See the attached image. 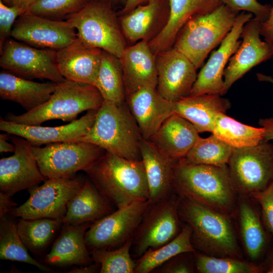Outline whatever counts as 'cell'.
Segmentation results:
<instances>
[{
    "instance_id": "ac0fdd59",
    "label": "cell",
    "mask_w": 273,
    "mask_h": 273,
    "mask_svg": "<svg viewBox=\"0 0 273 273\" xmlns=\"http://www.w3.org/2000/svg\"><path fill=\"white\" fill-rule=\"evenodd\" d=\"M261 22L255 17L244 25L240 36L242 41L230 58L224 71V87L221 96L253 67L272 57L270 47L260 37Z\"/></svg>"
},
{
    "instance_id": "11a10c76",
    "label": "cell",
    "mask_w": 273,
    "mask_h": 273,
    "mask_svg": "<svg viewBox=\"0 0 273 273\" xmlns=\"http://www.w3.org/2000/svg\"><path fill=\"white\" fill-rule=\"evenodd\" d=\"M258 76L259 79H261L263 80L269 81L273 83V78L270 77L264 76L263 75H258Z\"/></svg>"
},
{
    "instance_id": "bcb514c9",
    "label": "cell",
    "mask_w": 273,
    "mask_h": 273,
    "mask_svg": "<svg viewBox=\"0 0 273 273\" xmlns=\"http://www.w3.org/2000/svg\"><path fill=\"white\" fill-rule=\"evenodd\" d=\"M12 196L0 192V217L9 214L17 206Z\"/></svg>"
},
{
    "instance_id": "9a60e30c",
    "label": "cell",
    "mask_w": 273,
    "mask_h": 273,
    "mask_svg": "<svg viewBox=\"0 0 273 273\" xmlns=\"http://www.w3.org/2000/svg\"><path fill=\"white\" fill-rule=\"evenodd\" d=\"M14 154L0 160V192L13 196L36 186L47 178L41 173L32 151V145L16 135L11 137Z\"/></svg>"
},
{
    "instance_id": "9c48e42d",
    "label": "cell",
    "mask_w": 273,
    "mask_h": 273,
    "mask_svg": "<svg viewBox=\"0 0 273 273\" xmlns=\"http://www.w3.org/2000/svg\"><path fill=\"white\" fill-rule=\"evenodd\" d=\"M86 176L48 178L41 186L28 189L29 197L9 213L14 217L33 219L52 218L61 220L66 214L69 201L83 185Z\"/></svg>"
},
{
    "instance_id": "83f0119b",
    "label": "cell",
    "mask_w": 273,
    "mask_h": 273,
    "mask_svg": "<svg viewBox=\"0 0 273 273\" xmlns=\"http://www.w3.org/2000/svg\"><path fill=\"white\" fill-rule=\"evenodd\" d=\"M140 151L149 190V200L154 203L165 199L173 193L171 182L175 161L163 154L149 141L143 139Z\"/></svg>"
},
{
    "instance_id": "d6a6232c",
    "label": "cell",
    "mask_w": 273,
    "mask_h": 273,
    "mask_svg": "<svg viewBox=\"0 0 273 273\" xmlns=\"http://www.w3.org/2000/svg\"><path fill=\"white\" fill-rule=\"evenodd\" d=\"M211 133L232 147L240 148L255 146L262 142L264 129L242 123L225 113H219Z\"/></svg>"
},
{
    "instance_id": "f5cc1de1",
    "label": "cell",
    "mask_w": 273,
    "mask_h": 273,
    "mask_svg": "<svg viewBox=\"0 0 273 273\" xmlns=\"http://www.w3.org/2000/svg\"><path fill=\"white\" fill-rule=\"evenodd\" d=\"M263 264L265 269V272L273 273V250Z\"/></svg>"
},
{
    "instance_id": "52a82bcc",
    "label": "cell",
    "mask_w": 273,
    "mask_h": 273,
    "mask_svg": "<svg viewBox=\"0 0 273 273\" xmlns=\"http://www.w3.org/2000/svg\"><path fill=\"white\" fill-rule=\"evenodd\" d=\"M78 38L86 45L119 58L127 47L119 19L107 2L92 0L79 12L67 17Z\"/></svg>"
},
{
    "instance_id": "4dcf8cb0",
    "label": "cell",
    "mask_w": 273,
    "mask_h": 273,
    "mask_svg": "<svg viewBox=\"0 0 273 273\" xmlns=\"http://www.w3.org/2000/svg\"><path fill=\"white\" fill-rule=\"evenodd\" d=\"M113 206L86 177L82 186L69 201L62 222L72 224L93 223L113 212Z\"/></svg>"
},
{
    "instance_id": "484cf974",
    "label": "cell",
    "mask_w": 273,
    "mask_h": 273,
    "mask_svg": "<svg viewBox=\"0 0 273 273\" xmlns=\"http://www.w3.org/2000/svg\"><path fill=\"white\" fill-rule=\"evenodd\" d=\"M92 222L65 224L55 241L44 262L51 265L84 266L93 262L87 249L85 234Z\"/></svg>"
},
{
    "instance_id": "cb8c5ba5",
    "label": "cell",
    "mask_w": 273,
    "mask_h": 273,
    "mask_svg": "<svg viewBox=\"0 0 273 273\" xmlns=\"http://www.w3.org/2000/svg\"><path fill=\"white\" fill-rule=\"evenodd\" d=\"M103 50L90 47L78 37L57 51L59 70L67 80L93 85L99 69Z\"/></svg>"
},
{
    "instance_id": "f6af8a7d",
    "label": "cell",
    "mask_w": 273,
    "mask_h": 273,
    "mask_svg": "<svg viewBox=\"0 0 273 273\" xmlns=\"http://www.w3.org/2000/svg\"><path fill=\"white\" fill-rule=\"evenodd\" d=\"M260 35L264 37L273 52V6L271 7L270 13L267 20L261 22Z\"/></svg>"
},
{
    "instance_id": "e575fe53",
    "label": "cell",
    "mask_w": 273,
    "mask_h": 273,
    "mask_svg": "<svg viewBox=\"0 0 273 273\" xmlns=\"http://www.w3.org/2000/svg\"><path fill=\"white\" fill-rule=\"evenodd\" d=\"M0 259L32 265L43 271L52 270L31 256L18 233L17 223L7 215L0 217Z\"/></svg>"
},
{
    "instance_id": "c3c4849f",
    "label": "cell",
    "mask_w": 273,
    "mask_h": 273,
    "mask_svg": "<svg viewBox=\"0 0 273 273\" xmlns=\"http://www.w3.org/2000/svg\"><path fill=\"white\" fill-rule=\"evenodd\" d=\"M5 4L10 7H16L25 10L26 12L38 0H1Z\"/></svg>"
},
{
    "instance_id": "44dd1931",
    "label": "cell",
    "mask_w": 273,
    "mask_h": 273,
    "mask_svg": "<svg viewBox=\"0 0 273 273\" xmlns=\"http://www.w3.org/2000/svg\"><path fill=\"white\" fill-rule=\"evenodd\" d=\"M169 14V0H150L118 17L126 40L135 43L149 42L165 25Z\"/></svg>"
},
{
    "instance_id": "5bb4252c",
    "label": "cell",
    "mask_w": 273,
    "mask_h": 273,
    "mask_svg": "<svg viewBox=\"0 0 273 273\" xmlns=\"http://www.w3.org/2000/svg\"><path fill=\"white\" fill-rule=\"evenodd\" d=\"M11 36L36 48L56 51L78 37L76 29L68 21L50 19L28 13L16 20Z\"/></svg>"
},
{
    "instance_id": "3957f363",
    "label": "cell",
    "mask_w": 273,
    "mask_h": 273,
    "mask_svg": "<svg viewBox=\"0 0 273 273\" xmlns=\"http://www.w3.org/2000/svg\"><path fill=\"white\" fill-rule=\"evenodd\" d=\"M84 171L116 208L149 200V186L142 160H128L106 151Z\"/></svg>"
},
{
    "instance_id": "f35d334b",
    "label": "cell",
    "mask_w": 273,
    "mask_h": 273,
    "mask_svg": "<svg viewBox=\"0 0 273 273\" xmlns=\"http://www.w3.org/2000/svg\"><path fill=\"white\" fill-rule=\"evenodd\" d=\"M131 241L113 249H99L89 252L94 263L100 265V273H134L137 263L131 254Z\"/></svg>"
},
{
    "instance_id": "4316f807",
    "label": "cell",
    "mask_w": 273,
    "mask_h": 273,
    "mask_svg": "<svg viewBox=\"0 0 273 273\" xmlns=\"http://www.w3.org/2000/svg\"><path fill=\"white\" fill-rule=\"evenodd\" d=\"M200 138L193 124L173 114L148 141L163 154L178 161L186 156Z\"/></svg>"
},
{
    "instance_id": "d590c367",
    "label": "cell",
    "mask_w": 273,
    "mask_h": 273,
    "mask_svg": "<svg viewBox=\"0 0 273 273\" xmlns=\"http://www.w3.org/2000/svg\"><path fill=\"white\" fill-rule=\"evenodd\" d=\"M233 148L212 133L206 138L200 137L186 156L177 161L184 164L223 166L228 165Z\"/></svg>"
},
{
    "instance_id": "8992f818",
    "label": "cell",
    "mask_w": 273,
    "mask_h": 273,
    "mask_svg": "<svg viewBox=\"0 0 273 273\" xmlns=\"http://www.w3.org/2000/svg\"><path fill=\"white\" fill-rule=\"evenodd\" d=\"M239 14V11L221 4L211 12L192 17L178 33L172 48L198 69L230 32Z\"/></svg>"
},
{
    "instance_id": "7c38bea8",
    "label": "cell",
    "mask_w": 273,
    "mask_h": 273,
    "mask_svg": "<svg viewBox=\"0 0 273 273\" xmlns=\"http://www.w3.org/2000/svg\"><path fill=\"white\" fill-rule=\"evenodd\" d=\"M150 203L132 202L92 223L85 234L89 252L115 249L131 240Z\"/></svg>"
},
{
    "instance_id": "7dc6e473",
    "label": "cell",
    "mask_w": 273,
    "mask_h": 273,
    "mask_svg": "<svg viewBox=\"0 0 273 273\" xmlns=\"http://www.w3.org/2000/svg\"><path fill=\"white\" fill-rule=\"evenodd\" d=\"M259 125L264 128V138L262 142H269L273 140V117L262 118L259 120Z\"/></svg>"
},
{
    "instance_id": "5b68a950",
    "label": "cell",
    "mask_w": 273,
    "mask_h": 273,
    "mask_svg": "<svg viewBox=\"0 0 273 273\" xmlns=\"http://www.w3.org/2000/svg\"><path fill=\"white\" fill-rule=\"evenodd\" d=\"M103 102L94 85L65 79L57 83L50 99L41 106L20 115L10 112L4 119L27 125H40L53 119L71 122L83 111L98 110Z\"/></svg>"
},
{
    "instance_id": "f546056e",
    "label": "cell",
    "mask_w": 273,
    "mask_h": 273,
    "mask_svg": "<svg viewBox=\"0 0 273 273\" xmlns=\"http://www.w3.org/2000/svg\"><path fill=\"white\" fill-rule=\"evenodd\" d=\"M56 83H39L10 72H0V97L16 103L26 112L46 102L55 90Z\"/></svg>"
},
{
    "instance_id": "816d5d0a",
    "label": "cell",
    "mask_w": 273,
    "mask_h": 273,
    "mask_svg": "<svg viewBox=\"0 0 273 273\" xmlns=\"http://www.w3.org/2000/svg\"><path fill=\"white\" fill-rule=\"evenodd\" d=\"M150 0H126L124 8L120 12V15H124L132 11L137 6L144 4Z\"/></svg>"
},
{
    "instance_id": "d4e9b609",
    "label": "cell",
    "mask_w": 273,
    "mask_h": 273,
    "mask_svg": "<svg viewBox=\"0 0 273 273\" xmlns=\"http://www.w3.org/2000/svg\"><path fill=\"white\" fill-rule=\"evenodd\" d=\"M220 0H169L167 22L161 31L148 42L156 55L172 48L176 37L192 17L211 12L221 5Z\"/></svg>"
},
{
    "instance_id": "ba28073f",
    "label": "cell",
    "mask_w": 273,
    "mask_h": 273,
    "mask_svg": "<svg viewBox=\"0 0 273 273\" xmlns=\"http://www.w3.org/2000/svg\"><path fill=\"white\" fill-rule=\"evenodd\" d=\"M180 200L173 193L165 199L150 203L131 239L130 252L134 258L138 259L149 250L163 246L180 233L184 225L178 211Z\"/></svg>"
},
{
    "instance_id": "8d00e7d4",
    "label": "cell",
    "mask_w": 273,
    "mask_h": 273,
    "mask_svg": "<svg viewBox=\"0 0 273 273\" xmlns=\"http://www.w3.org/2000/svg\"><path fill=\"white\" fill-rule=\"evenodd\" d=\"M61 220L52 218H21L17 223L18 233L28 250L35 254L43 252L49 245Z\"/></svg>"
},
{
    "instance_id": "836d02e7",
    "label": "cell",
    "mask_w": 273,
    "mask_h": 273,
    "mask_svg": "<svg viewBox=\"0 0 273 273\" xmlns=\"http://www.w3.org/2000/svg\"><path fill=\"white\" fill-rule=\"evenodd\" d=\"M192 230L184 223L180 233L173 240L155 249L149 250L136 261L134 273H149L170 258L184 252H195L191 243Z\"/></svg>"
},
{
    "instance_id": "f907efd6",
    "label": "cell",
    "mask_w": 273,
    "mask_h": 273,
    "mask_svg": "<svg viewBox=\"0 0 273 273\" xmlns=\"http://www.w3.org/2000/svg\"><path fill=\"white\" fill-rule=\"evenodd\" d=\"M100 265L96 263L87 265L80 266L79 267L74 268L68 272L70 273H94L100 271Z\"/></svg>"
},
{
    "instance_id": "d6986e66",
    "label": "cell",
    "mask_w": 273,
    "mask_h": 273,
    "mask_svg": "<svg viewBox=\"0 0 273 273\" xmlns=\"http://www.w3.org/2000/svg\"><path fill=\"white\" fill-rule=\"evenodd\" d=\"M98 110H90L69 124L55 127L17 124L1 117L0 130L16 135L40 147L55 143L76 142L84 136L94 124Z\"/></svg>"
},
{
    "instance_id": "ab89813d",
    "label": "cell",
    "mask_w": 273,
    "mask_h": 273,
    "mask_svg": "<svg viewBox=\"0 0 273 273\" xmlns=\"http://www.w3.org/2000/svg\"><path fill=\"white\" fill-rule=\"evenodd\" d=\"M92 0H38L26 12L59 20L83 9Z\"/></svg>"
},
{
    "instance_id": "7402d4cb",
    "label": "cell",
    "mask_w": 273,
    "mask_h": 273,
    "mask_svg": "<svg viewBox=\"0 0 273 273\" xmlns=\"http://www.w3.org/2000/svg\"><path fill=\"white\" fill-rule=\"evenodd\" d=\"M119 59L126 97L142 88H157L156 55L147 41L143 40L127 46Z\"/></svg>"
},
{
    "instance_id": "8fae6325",
    "label": "cell",
    "mask_w": 273,
    "mask_h": 273,
    "mask_svg": "<svg viewBox=\"0 0 273 273\" xmlns=\"http://www.w3.org/2000/svg\"><path fill=\"white\" fill-rule=\"evenodd\" d=\"M32 151L41 173L48 178L72 176L84 171L106 151L88 142H68L43 147L32 146Z\"/></svg>"
},
{
    "instance_id": "7a4b0ae2",
    "label": "cell",
    "mask_w": 273,
    "mask_h": 273,
    "mask_svg": "<svg viewBox=\"0 0 273 273\" xmlns=\"http://www.w3.org/2000/svg\"><path fill=\"white\" fill-rule=\"evenodd\" d=\"M178 211L181 221L192 228L191 243L197 251L244 259L235 216L183 199Z\"/></svg>"
},
{
    "instance_id": "db71d44e",
    "label": "cell",
    "mask_w": 273,
    "mask_h": 273,
    "mask_svg": "<svg viewBox=\"0 0 273 273\" xmlns=\"http://www.w3.org/2000/svg\"><path fill=\"white\" fill-rule=\"evenodd\" d=\"M107 2L112 8L116 6H122V9L125 6L126 0H103Z\"/></svg>"
},
{
    "instance_id": "74e56055",
    "label": "cell",
    "mask_w": 273,
    "mask_h": 273,
    "mask_svg": "<svg viewBox=\"0 0 273 273\" xmlns=\"http://www.w3.org/2000/svg\"><path fill=\"white\" fill-rule=\"evenodd\" d=\"M194 255L196 271L199 273H262L265 270L263 263L209 256L198 251Z\"/></svg>"
},
{
    "instance_id": "1f68e13d",
    "label": "cell",
    "mask_w": 273,
    "mask_h": 273,
    "mask_svg": "<svg viewBox=\"0 0 273 273\" xmlns=\"http://www.w3.org/2000/svg\"><path fill=\"white\" fill-rule=\"evenodd\" d=\"M94 85L99 90L104 101L117 105L126 102L123 71L118 58L103 50Z\"/></svg>"
},
{
    "instance_id": "f1b7e54d",
    "label": "cell",
    "mask_w": 273,
    "mask_h": 273,
    "mask_svg": "<svg viewBox=\"0 0 273 273\" xmlns=\"http://www.w3.org/2000/svg\"><path fill=\"white\" fill-rule=\"evenodd\" d=\"M230 107L229 100L219 95L188 96L174 102V114L190 121L199 133L212 132L217 115Z\"/></svg>"
},
{
    "instance_id": "60d3db41",
    "label": "cell",
    "mask_w": 273,
    "mask_h": 273,
    "mask_svg": "<svg viewBox=\"0 0 273 273\" xmlns=\"http://www.w3.org/2000/svg\"><path fill=\"white\" fill-rule=\"evenodd\" d=\"M194 252L180 253L157 267L153 272L159 273H193L196 271Z\"/></svg>"
},
{
    "instance_id": "7bdbcfd3",
    "label": "cell",
    "mask_w": 273,
    "mask_h": 273,
    "mask_svg": "<svg viewBox=\"0 0 273 273\" xmlns=\"http://www.w3.org/2000/svg\"><path fill=\"white\" fill-rule=\"evenodd\" d=\"M251 197L259 205L264 225L273 236V182L265 190L253 194Z\"/></svg>"
},
{
    "instance_id": "603a6c76",
    "label": "cell",
    "mask_w": 273,
    "mask_h": 273,
    "mask_svg": "<svg viewBox=\"0 0 273 273\" xmlns=\"http://www.w3.org/2000/svg\"><path fill=\"white\" fill-rule=\"evenodd\" d=\"M126 102L143 138L146 140L174 114V102L165 99L157 89H141L126 97Z\"/></svg>"
},
{
    "instance_id": "277c9868",
    "label": "cell",
    "mask_w": 273,
    "mask_h": 273,
    "mask_svg": "<svg viewBox=\"0 0 273 273\" xmlns=\"http://www.w3.org/2000/svg\"><path fill=\"white\" fill-rule=\"evenodd\" d=\"M138 125L126 102L117 105L104 101L89 130L76 142L95 144L107 151L130 160H142Z\"/></svg>"
},
{
    "instance_id": "6da1fadb",
    "label": "cell",
    "mask_w": 273,
    "mask_h": 273,
    "mask_svg": "<svg viewBox=\"0 0 273 273\" xmlns=\"http://www.w3.org/2000/svg\"><path fill=\"white\" fill-rule=\"evenodd\" d=\"M173 193L206 207L235 217L238 194L228 165L184 164L178 161L172 172Z\"/></svg>"
},
{
    "instance_id": "4fadbf2b",
    "label": "cell",
    "mask_w": 273,
    "mask_h": 273,
    "mask_svg": "<svg viewBox=\"0 0 273 273\" xmlns=\"http://www.w3.org/2000/svg\"><path fill=\"white\" fill-rule=\"evenodd\" d=\"M0 54L1 67L21 77L46 79L56 83L66 79L58 68L56 50L39 49L8 39Z\"/></svg>"
},
{
    "instance_id": "ffe728a7",
    "label": "cell",
    "mask_w": 273,
    "mask_h": 273,
    "mask_svg": "<svg viewBox=\"0 0 273 273\" xmlns=\"http://www.w3.org/2000/svg\"><path fill=\"white\" fill-rule=\"evenodd\" d=\"M251 197L238 195L235 214L240 241L247 260L257 263L265 255L269 239L260 211Z\"/></svg>"
},
{
    "instance_id": "681fc988",
    "label": "cell",
    "mask_w": 273,
    "mask_h": 273,
    "mask_svg": "<svg viewBox=\"0 0 273 273\" xmlns=\"http://www.w3.org/2000/svg\"><path fill=\"white\" fill-rule=\"evenodd\" d=\"M9 133H1L0 134V152L4 153H14L15 150L14 144L9 143L7 140Z\"/></svg>"
},
{
    "instance_id": "2e32d148",
    "label": "cell",
    "mask_w": 273,
    "mask_h": 273,
    "mask_svg": "<svg viewBox=\"0 0 273 273\" xmlns=\"http://www.w3.org/2000/svg\"><path fill=\"white\" fill-rule=\"evenodd\" d=\"M253 14L243 11L237 16L230 32L220 43L218 49L212 52L210 58L197 74L190 96L204 94L221 96L224 87L223 73L231 56L239 48V40L245 24L252 19Z\"/></svg>"
},
{
    "instance_id": "ee69618b",
    "label": "cell",
    "mask_w": 273,
    "mask_h": 273,
    "mask_svg": "<svg viewBox=\"0 0 273 273\" xmlns=\"http://www.w3.org/2000/svg\"><path fill=\"white\" fill-rule=\"evenodd\" d=\"M222 4L237 11L248 12L264 22L268 18L271 9L269 5H262L257 0H220Z\"/></svg>"
},
{
    "instance_id": "b9f144b4",
    "label": "cell",
    "mask_w": 273,
    "mask_h": 273,
    "mask_svg": "<svg viewBox=\"0 0 273 273\" xmlns=\"http://www.w3.org/2000/svg\"><path fill=\"white\" fill-rule=\"evenodd\" d=\"M26 13L23 9L10 7L0 0V52L8 37L11 36L13 25L18 18Z\"/></svg>"
},
{
    "instance_id": "30bf717a",
    "label": "cell",
    "mask_w": 273,
    "mask_h": 273,
    "mask_svg": "<svg viewBox=\"0 0 273 273\" xmlns=\"http://www.w3.org/2000/svg\"><path fill=\"white\" fill-rule=\"evenodd\" d=\"M228 167L238 195L251 197L273 182V144L261 142L252 147L233 148Z\"/></svg>"
},
{
    "instance_id": "e0dca14e",
    "label": "cell",
    "mask_w": 273,
    "mask_h": 273,
    "mask_svg": "<svg viewBox=\"0 0 273 273\" xmlns=\"http://www.w3.org/2000/svg\"><path fill=\"white\" fill-rule=\"evenodd\" d=\"M157 90L166 100L175 102L190 96L197 79V69L182 53L171 48L156 55Z\"/></svg>"
}]
</instances>
